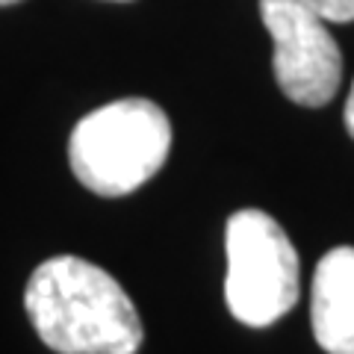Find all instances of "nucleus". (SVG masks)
<instances>
[{"instance_id": "obj_1", "label": "nucleus", "mask_w": 354, "mask_h": 354, "mask_svg": "<svg viewBox=\"0 0 354 354\" xmlns=\"http://www.w3.org/2000/svg\"><path fill=\"white\" fill-rule=\"evenodd\" d=\"M24 310L57 354H136L142 319L121 283L101 266L59 254L30 274Z\"/></svg>"}, {"instance_id": "obj_2", "label": "nucleus", "mask_w": 354, "mask_h": 354, "mask_svg": "<svg viewBox=\"0 0 354 354\" xmlns=\"http://www.w3.org/2000/svg\"><path fill=\"white\" fill-rule=\"evenodd\" d=\"M171 151V121L148 97H121L77 121L68 165L88 192L121 198L162 169Z\"/></svg>"}, {"instance_id": "obj_3", "label": "nucleus", "mask_w": 354, "mask_h": 354, "mask_svg": "<svg viewBox=\"0 0 354 354\" xmlns=\"http://www.w3.org/2000/svg\"><path fill=\"white\" fill-rule=\"evenodd\" d=\"M225 301L236 322L266 328L286 316L301 292V269L286 230L263 209H239L225 230Z\"/></svg>"}, {"instance_id": "obj_4", "label": "nucleus", "mask_w": 354, "mask_h": 354, "mask_svg": "<svg viewBox=\"0 0 354 354\" xmlns=\"http://www.w3.org/2000/svg\"><path fill=\"white\" fill-rule=\"evenodd\" d=\"M260 18L274 44V80L298 106L319 109L342 83V53L319 12L298 0H260Z\"/></svg>"}, {"instance_id": "obj_5", "label": "nucleus", "mask_w": 354, "mask_h": 354, "mask_svg": "<svg viewBox=\"0 0 354 354\" xmlns=\"http://www.w3.org/2000/svg\"><path fill=\"white\" fill-rule=\"evenodd\" d=\"M313 337L328 354H354V248L328 251L310 292Z\"/></svg>"}, {"instance_id": "obj_6", "label": "nucleus", "mask_w": 354, "mask_h": 354, "mask_svg": "<svg viewBox=\"0 0 354 354\" xmlns=\"http://www.w3.org/2000/svg\"><path fill=\"white\" fill-rule=\"evenodd\" d=\"M298 3L310 6L330 24H351L354 21V0H298Z\"/></svg>"}, {"instance_id": "obj_7", "label": "nucleus", "mask_w": 354, "mask_h": 354, "mask_svg": "<svg viewBox=\"0 0 354 354\" xmlns=\"http://www.w3.org/2000/svg\"><path fill=\"white\" fill-rule=\"evenodd\" d=\"M346 127H348V133L354 136V83L348 88V101H346Z\"/></svg>"}, {"instance_id": "obj_8", "label": "nucleus", "mask_w": 354, "mask_h": 354, "mask_svg": "<svg viewBox=\"0 0 354 354\" xmlns=\"http://www.w3.org/2000/svg\"><path fill=\"white\" fill-rule=\"evenodd\" d=\"M15 3H21V0H0V6H15Z\"/></svg>"}]
</instances>
